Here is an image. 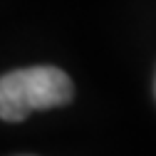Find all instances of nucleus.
<instances>
[{"label": "nucleus", "mask_w": 156, "mask_h": 156, "mask_svg": "<svg viewBox=\"0 0 156 156\" xmlns=\"http://www.w3.org/2000/svg\"><path fill=\"white\" fill-rule=\"evenodd\" d=\"M72 80L57 67H25L0 77V119L23 122L37 109L65 107L72 102Z\"/></svg>", "instance_id": "1"}]
</instances>
